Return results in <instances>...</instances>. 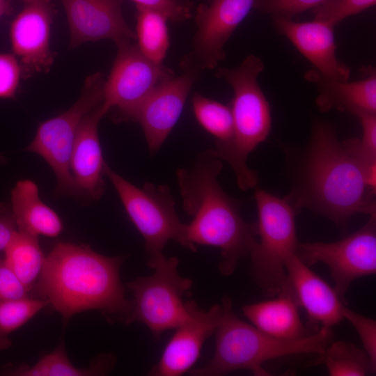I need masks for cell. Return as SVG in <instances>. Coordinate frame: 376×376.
Returning <instances> with one entry per match:
<instances>
[{
	"mask_svg": "<svg viewBox=\"0 0 376 376\" xmlns=\"http://www.w3.org/2000/svg\"><path fill=\"white\" fill-rule=\"evenodd\" d=\"M364 172L334 126L318 119L293 163L291 190L285 198L296 210L307 208L345 228L355 214L376 215L375 194L368 188Z\"/></svg>",
	"mask_w": 376,
	"mask_h": 376,
	"instance_id": "cell-1",
	"label": "cell"
},
{
	"mask_svg": "<svg viewBox=\"0 0 376 376\" xmlns=\"http://www.w3.org/2000/svg\"><path fill=\"white\" fill-rule=\"evenodd\" d=\"M122 256L102 255L89 246L57 243L45 256L36 289L65 320L98 310L109 321L126 322L132 300L120 281Z\"/></svg>",
	"mask_w": 376,
	"mask_h": 376,
	"instance_id": "cell-2",
	"label": "cell"
},
{
	"mask_svg": "<svg viewBox=\"0 0 376 376\" xmlns=\"http://www.w3.org/2000/svg\"><path fill=\"white\" fill-rule=\"evenodd\" d=\"M221 169V159L209 150L191 167L179 169L176 174L182 207L192 217L186 232L190 250L195 251L196 244L219 248L221 260L218 268L229 276L257 243V224L244 220L240 202L220 186Z\"/></svg>",
	"mask_w": 376,
	"mask_h": 376,
	"instance_id": "cell-3",
	"label": "cell"
},
{
	"mask_svg": "<svg viewBox=\"0 0 376 376\" xmlns=\"http://www.w3.org/2000/svg\"><path fill=\"white\" fill-rule=\"evenodd\" d=\"M221 306L213 356L204 366L191 369V375L219 376L244 369L256 376H267L270 374L264 364L272 360L313 357L322 362L326 347L334 338L331 328L321 327L299 339L276 338L240 320L228 297L223 298Z\"/></svg>",
	"mask_w": 376,
	"mask_h": 376,
	"instance_id": "cell-4",
	"label": "cell"
},
{
	"mask_svg": "<svg viewBox=\"0 0 376 376\" xmlns=\"http://www.w3.org/2000/svg\"><path fill=\"white\" fill-rule=\"evenodd\" d=\"M264 70L263 60L251 54L238 66L218 68L215 73L233 91L230 107L233 120L235 152L241 171L238 187L243 191L256 187L258 184L257 173L247 166L246 159L267 138L272 127L270 107L258 81Z\"/></svg>",
	"mask_w": 376,
	"mask_h": 376,
	"instance_id": "cell-5",
	"label": "cell"
},
{
	"mask_svg": "<svg viewBox=\"0 0 376 376\" xmlns=\"http://www.w3.org/2000/svg\"><path fill=\"white\" fill-rule=\"evenodd\" d=\"M257 243L251 251V276L262 292L272 297L288 289L285 258L296 253V210L285 198L256 189Z\"/></svg>",
	"mask_w": 376,
	"mask_h": 376,
	"instance_id": "cell-6",
	"label": "cell"
},
{
	"mask_svg": "<svg viewBox=\"0 0 376 376\" xmlns=\"http://www.w3.org/2000/svg\"><path fill=\"white\" fill-rule=\"evenodd\" d=\"M148 263L153 273L127 284L134 299L125 324L142 323L159 336L190 318L191 301L184 302L183 297L193 283L180 275L175 257L166 258L162 253L148 257Z\"/></svg>",
	"mask_w": 376,
	"mask_h": 376,
	"instance_id": "cell-7",
	"label": "cell"
},
{
	"mask_svg": "<svg viewBox=\"0 0 376 376\" xmlns=\"http://www.w3.org/2000/svg\"><path fill=\"white\" fill-rule=\"evenodd\" d=\"M104 174L112 183L128 217L143 237L148 257L162 254L169 240L190 249L187 240V224L180 221L166 185L146 182L142 187H137L107 163Z\"/></svg>",
	"mask_w": 376,
	"mask_h": 376,
	"instance_id": "cell-8",
	"label": "cell"
},
{
	"mask_svg": "<svg viewBox=\"0 0 376 376\" xmlns=\"http://www.w3.org/2000/svg\"><path fill=\"white\" fill-rule=\"evenodd\" d=\"M104 81L100 72L88 76L79 99L63 113L41 123L26 148L42 157L52 168L58 194L77 197L70 169L71 154L82 119L103 102Z\"/></svg>",
	"mask_w": 376,
	"mask_h": 376,
	"instance_id": "cell-9",
	"label": "cell"
},
{
	"mask_svg": "<svg viewBox=\"0 0 376 376\" xmlns=\"http://www.w3.org/2000/svg\"><path fill=\"white\" fill-rule=\"evenodd\" d=\"M117 54L103 88V104L115 122L130 119L146 97L175 74L146 56L132 40L116 42Z\"/></svg>",
	"mask_w": 376,
	"mask_h": 376,
	"instance_id": "cell-10",
	"label": "cell"
},
{
	"mask_svg": "<svg viewBox=\"0 0 376 376\" xmlns=\"http://www.w3.org/2000/svg\"><path fill=\"white\" fill-rule=\"evenodd\" d=\"M296 254L307 266L326 265L334 289L345 295L355 280L376 272V215L355 233L333 242L298 243Z\"/></svg>",
	"mask_w": 376,
	"mask_h": 376,
	"instance_id": "cell-11",
	"label": "cell"
},
{
	"mask_svg": "<svg viewBox=\"0 0 376 376\" xmlns=\"http://www.w3.org/2000/svg\"><path fill=\"white\" fill-rule=\"evenodd\" d=\"M180 67L182 72L161 83L130 119L140 124L151 153L160 148L175 125L193 85L199 79L201 70L187 56Z\"/></svg>",
	"mask_w": 376,
	"mask_h": 376,
	"instance_id": "cell-12",
	"label": "cell"
},
{
	"mask_svg": "<svg viewBox=\"0 0 376 376\" xmlns=\"http://www.w3.org/2000/svg\"><path fill=\"white\" fill-rule=\"evenodd\" d=\"M255 0H212L196 8L193 51L187 56L200 68L214 69L226 58L224 47L253 8Z\"/></svg>",
	"mask_w": 376,
	"mask_h": 376,
	"instance_id": "cell-13",
	"label": "cell"
},
{
	"mask_svg": "<svg viewBox=\"0 0 376 376\" xmlns=\"http://www.w3.org/2000/svg\"><path fill=\"white\" fill-rule=\"evenodd\" d=\"M54 13L51 0H32L25 3L12 22V49L24 71L47 72L50 69L54 62L50 33Z\"/></svg>",
	"mask_w": 376,
	"mask_h": 376,
	"instance_id": "cell-14",
	"label": "cell"
},
{
	"mask_svg": "<svg viewBox=\"0 0 376 376\" xmlns=\"http://www.w3.org/2000/svg\"><path fill=\"white\" fill-rule=\"evenodd\" d=\"M124 0H61L70 29V47L111 39L136 40L123 14Z\"/></svg>",
	"mask_w": 376,
	"mask_h": 376,
	"instance_id": "cell-15",
	"label": "cell"
},
{
	"mask_svg": "<svg viewBox=\"0 0 376 376\" xmlns=\"http://www.w3.org/2000/svg\"><path fill=\"white\" fill-rule=\"evenodd\" d=\"M191 317L175 329L159 361L150 375L179 376L187 372L197 361L205 340L214 333L222 315L221 304L207 311L190 301Z\"/></svg>",
	"mask_w": 376,
	"mask_h": 376,
	"instance_id": "cell-16",
	"label": "cell"
},
{
	"mask_svg": "<svg viewBox=\"0 0 376 376\" xmlns=\"http://www.w3.org/2000/svg\"><path fill=\"white\" fill-rule=\"evenodd\" d=\"M272 17L276 31L293 44L313 68L329 78L349 80L350 68L336 56L334 26L316 19L300 22L282 16Z\"/></svg>",
	"mask_w": 376,
	"mask_h": 376,
	"instance_id": "cell-17",
	"label": "cell"
},
{
	"mask_svg": "<svg viewBox=\"0 0 376 376\" xmlns=\"http://www.w3.org/2000/svg\"><path fill=\"white\" fill-rule=\"evenodd\" d=\"M285 267L288 288L306 311L311 325L331 328L344 319V301L334 288L305 265L296 253L285 258Z\"/></svg>",
	"mask_w": 376,
	"mask_h": 376,
	"instance_id": "cell-18",
	"label": "cell"
},
{
	"mask_svg": "<svg viewBox=\"0 0 376 376\" xmlns=\"http://www.w3.org/2000/svg\"><path fill=\"white\" fill-rule=\"evenodd\" d=\"M107 113L102 102L84 117L79 126L70 162L77 197L96 201L104 192L103 175L106 162L102 155L98 125Z\"/></svg>",
	"mask_w": 376,
	"mask_h": 376,
	"instance_id": "cell-19",
	"label": "cell"
},
{
	"mask_svg": "<svg viewBox=\"0 0 376 376\" xmlns=\"http://www.w3.org/2000/svg\"><path fill=\"white\" fill-rule=\"evenodd\" d=\"M304 77L317 88L315 104L322 112L337 110L354 116L376 113V72L372 68L363 79L349 81L334 79L315 68L307 70Z\"/></svg>",
	"mask_w": 376,
	"mask_h": 376,
	"instance_id": "cell-20",
	"label": "cell"
},
{
	"mask_svg": "<svg viewBox=\"0 0 376 376\" xmlns=\"http://www.w3.org/2000/svg\"><path fill=\"white\" fill-rule=\"evenodd\" d=\"M270 299L243 306L242 312L255 327L276 338L293 340L308 334L299 304L290 290Z\"/></svg>",
	"mask_w": 376,
	"mask_h": 376,
	"instance_id": "cell-21",
	"label": "cell"
},
{
	"mask_svg": "<svg viewBox=\"0 0 376 376\" xmlns=\"http://www.w3.org/2000/svg\"><path fill=\"white\" fill-rule=\"evenodd\" d=\"M11 209L17 228L36 236L55 237L63 230L56 212L42 202L37 185L30 180L18 181L11 191Z\"/></svg>",
	"mask_w": 376,
	"mask_h": 376,
	"instance_id": "cell-22",
	"label": "cell"
},
{
	"mask_svg": "<svg viewBox=\"0 0 376 376\" xmlns=\"http://www.w3.org/2000/svg\"><path fill=\"white\" fill-rule=\"evenodd\" d=\"M195 117L201 126L215 139V149L212 152L232 167L239 184L241 171L234 148V128L230 106L203 96L195 92L191 97Z\"/></svg>",
	"mask_w": 376,
	"mask_h": 376,
	"instance_id": "cell-23",
	"label": "cell"
},
{
	"mask_svg": "<svg viewBox=\"0 0 376 376\" xmlns=\"http://www.w3.org/2000/svg\"><path fill=\"white\" fill-rule=\"evenodd\" d=\"M115 359L111 354L96 357L87 368L75 366L70 361L61 343L53 352L44 356L32 366L22 365L8 366L2 375L13 376H88L102 375L114 366Z\"/></svg>",
	"mask_w": 376,
	"mask_h": 376,
	"instance_id": "cell-24",
	"label": "cell"
},
{
	"mask_svg": "<svg viewBox=\"0 0 376 376\" xmlns=\"http://www.w3.org/2000/svg\"><path fill=\"white\" fill-rule=\"evenodd\" d=\"M4 253L6 263L31 291L40 275L45 260L38 236L17 230Z\"/></svg>",
	"mask_w": 376,
	"mask_h": 376,
	"instance_id": "cell-25",
	"label": "cell"
},
{
	"mask_svg": "<svg viewBox=\"0 0 376 376\" xmlns=\"http://www.w3.org/2000/svg\"><path fill=\"white\" fill-rule=\"evenodd\" d=\"M168 20L159 11L136 7V44L146 56L158 63H163L170 46Z\"/></svg>",
	"mask_w": 376,
	"mask_h": 376,
	"instance_id": "cell-26",
	"label": "cell"
},
{
	"mask_svg": "<svg viewBox=\"0 0 376 376\" xmlns=\"http://www.w3.org/2000/svg\"><path fill=\"white\" fill-rule=\"evenodd\" d=\"M331 376H365L375 373L366 352L343 340H332L322 356Z\"/></svg>",
	"mask_w": 376,
	"mask_h": 376,
	"instance_id": "cell-27",
	"label": "cell"
},
{
	"mask_svg": "<svg viewBox=\"0 0 376 376\" xmlns=\"http://www.w3.org/2000/svg\"><path fill=\"white\" fill-rule=\"evenodd\" d=\"M47 305L48 301L43 299H0V350L9 348L13 344L10 334Z\"/></svg>",
	"mask_w": 376,
	"mask_h": 376,
	"instance_id": "cell-28",
	"label": "cell"
},
{
	"mask_svg": "<svg viewBox=\"0 0 376 376\" xmlns=\"http://www.w3.org/2000/svg\"><path fill=\"white\" fill-rule=\"evenodd\" d=\"M356 117L361 126V138L350 139L343 143L366 172L376 166V113H361Z\"/></svg>",
	"mask_w": 376,
	"mask_h": 376,
	"instance_id": "cell-29",
	"label": "cell"
},
{
	"mask_svg": "<svg viewBox=\"0 0 376 376\" xmlns=\"http://www.w3.org/2000/svg\"><path fill=\"white\" fill-rule=\"evenodd\" d=\"M376 3V0H328L312 9L314 19L335 26L347 17L359 14Z\"/></svg>",
	"mask_w": 376,
	"mask_h": 376,
	"instance_id": "cell-30",
	"label": "cell"
},
{
	"mask_svg": "<svg viewBox=\"0 0 376 376\" xmlns=\"http://www.w3.org/2000/svg\"><path fill=\"white\" fill-rule=\"evenodd\" d=\"M328 0H255L253 8L263 14L288 18L312 10Z\"/></svg>",
	"mask_w": 376,
	"mask_h": 376,
	"instance_id": "cell-31",
	"label": "cell"
},
{
	"mask_svg": "<svg viewBox=\"0 0 376 376\" xmlns=\"http://www.w3.org/2000/svg\"><path fill=\"white\" fill-rule=\"evenodd\" d=\"M343 318L356 329L372 366L376 370V322L355 311L344 307Z\"/></svg>",
	"mask_w": 376,
	"mask_h": 376,
	"instance_id": "cell-32",
	"label": "cell"
},
{
	"mask_svg": "<svg viewBox=\"0 0 376 376\" xmlns=\"http://www.w3.org/2000/svg\"><path fill=\"white\" fill-rule=\"evenodd\" d=\"M22 67L14 54L0 53V99L15 97Z\"/></svg>",
	"mask_w": 376,
	"mask_h": 376,
	"instance_id": "cell-33",
	"label": "cell"
},
{
	"mask_svg": "<svg viewBox=\"0 0 376 376\" xmlns=\"http://www.w3.org/2000/svg\"><path fill=\"white\" fill-rule=\"evenodd\" d=\"M136 7L155 10L163 13L169 21L180 22L191 17L193 3L189 0H131Z\"/></svg>",
	"mask_w": 376,
	"mask_h": 376,
	"instance_id": "cell-34",
	"label": "cell"
},
{
	"mask_svg": "<svg viewBox=\"0 0 376 376\" xmlns=\"http://www.w3.org/2000/svg\"><path fill=\"white\" fill-rule=\"evenodd\" d=\"M30 291L0 256V299L29 297Z\"/></svg>",
	"mask_w": 376,
	"mask_h": 376,
	"instance_id": "cell-35",
	"label": "cell"
},
{
	"mask_svg": "<svg viewBox=\"0 0 376 376\" xmlns=\"http://www.w3.org/2000/svg\"><path fill=\"white\" fill-rule=\"evenodd\" d=\"M17 230L11 206L0 204V253L4 251Z\"/></svg>",
	"mask_w": 376,
	"mask_h": 376,
	"instance_id": "cell-36",
	"label": "cell"
},
{
	"mask_svg": "<svg viewBox=\"0 0 376 376\" xmlns=\"http://www.w3.org/2000/svg\"><path fill=\"white\" fill-rule=\"evenodd\" d=\"M13 8L10 0H0V17L4 15H11Z\"/></svg>",
	"mask_w": 376,
	"mask_h": 376,
	"instance_id": "cell-37",
	"label": "cell"
},
{
	"mask_svg": "<svg viewBox=\"0 0 376 376\" xmlns=\"http://www.w3.org/2000/svg\"><path fill=\"white\" fill-rule=\"evenodd\" d=\"M6 162V158L2 154H0V164H3Z\"/></svg>",
	"mask_w": 376,
	"mask_h": 376,
	"instance_id": "cell-38",
	"label": "cell"
},
{
	"mask_svg": "<svg viewBox=\"0 0 376 376\" xmlns=\"http://www.w3.org/2000/svg\"><path fill=\"white\" fill-rule=\"evenodd\" d=\"M19 1H22L25 3L29 2V1H31L32 0H19Z\"/></svg>",
	"mask_w": 376,
	"mask_h": 376,
	"instance_id": "cell-39",
	"label": "cell"
},
{
	"mask_svg": "<svg viewBox=\"0 0 376 376\" xmlns=\"http://www.w3.org/2000/svg\"><path fill=\"white\" fill-rule=\"evenodd\" d=\"M207 1H208V3H209V2L212 1V0H207Z\"/></svg>",
	"mask_w": 376,
	"mask_h": 376,
	"instance_id": "cell-40",
	"label": "cell"
}]
</instances>
